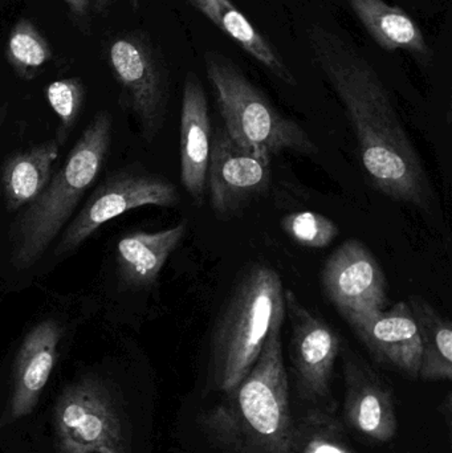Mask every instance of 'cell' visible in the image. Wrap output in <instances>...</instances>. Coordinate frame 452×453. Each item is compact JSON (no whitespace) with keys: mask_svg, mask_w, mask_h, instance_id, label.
<instances>
[{"mask_svg":"<svg viewBox=\"0 0 452 453\" xmlns=\"http://www.w3.org/2000/svg\"><path fill=\"white\" fill-rule=\"evenodd\" d=\"M5 58L21 80H34L52 60L47 39L28 19H20L11 29Z\"/></svg>","mask_w":452,"mask_h":453,"instance_id":"7402d4cb","label":"cell"},{"mask_svg":"<svg viewBox=\"0 0 452 453\" xmlns=\"http://www.w3.org/2000/svg\"><path fill=\"white\" fill-rule=\"evenodd\" d=\"M111 132V114H96L44 191L13 223L10 234L11 261L16 268L27 269L37 263L68 226L80 201L95 185L108 158Z\"/></svg>","mask_w":452,"mask_h":453,"instance_id":"277c9868","label":"cell"},{"mask_svg":"<svg viewBox=\"0 0 452 453\" xmlns=\"http://www.w3.org/2000/svg\"><path fill=\"white\" fill-rule=\"evenodd\" d=\"M68 7L69 12L80 20H88L90 15V0H63Z\"/></svg>","mask_w":452,"mask_h":453,"instance_id":"d4e9b609","label":"cell"},{"mask_svg":"<svg viewBox=\"0 0 452 453\" xmlns=\"http://www.w3.org/2000/svg\"><path fill=\"white\" fill-rule=\"evenodd\" d=\"M321 284L342 317L384 311L387 282L376 256L363 242H342L324 264Z\"/></svg>","mask_w":452,"mask_h":453,"instance_id":"8fae6325","label":"cell"},{"mask_svg":"<svg viewBox=\"0 0 452 453\" xmlns=\"http://www.w3.org/2000/svg\"><path fill=\"white\" fill-rule=\"evenodd\" d=\"M271 159L238 145L219 127L212 135L206 174V194L219 219H231L267 191Z\"/></svg>","mask_w":452,"mask_h":453,"instance_id":"30bf717a","label":"cell"},{"mask_svg":"<svg viewBox=\"0 0 452 453\" xmlns=\"http://www.w3.org/2000/svg\"><path fill=\"white\" fill-rule=\"evenodd\" d=\"M212 130L203 85L190 72L183 84L180 109V182L198 206L206 198V174Z\"/></svg>","mask_w":452,"mask_h":453,"instance_id":"9a60e30c","label":"cell"},{"mask_svg":"<svg viewBox=\"0 0 452 453\" xmlns=\"http://www.w3.org/2000/svg\"><path fill=\"white\" fill-rule=\"evenodd\" d=\"M371 356L384 366L417 380L421 366V338L408 301L389 311L342 317Z\"/></svg>","mask_w":452,"mask_h":453,"instance_id":"4fadbf2b","label":"cell"},{"mask_svg":"<svg viewBox=\"0 0 452 453\" xmlns=\"http://www.w3.org/2000/svg\"><path fill=\"white\" fill-rule=\"evenodd\" d=\"M291 453H356L334 412L312 409L295 420Z\"/></svg>","mask_w":452,"mask_h":453,"instance_id":"44dd1931","label":"cell"},{"mask_svg":"<svg viewBox=\"0 0 452 453\" xmlns=\"http://www.w3.org/2000/svg\"><path fill=\"white\" fill-rule=\"evenodd\" d=\"M307 35L316 65L347 111L374 188L401 203L432 211L435 196L429 175L376 69L326 27L313 24Z\"/></svg>","mask_w":452,"mask_h":453,"instance_id":"6da1fadb","label":"cell"},{"mask_svg":"<svg viewBox=\"0 0 452 453\" xmlns=\"http://www.w3.org/2000/svg\"><path fill=\"white\" fill-rule=\"evenodd\" d=\"M113 2L114 0H90L93 8H95L97 12H103V11L108 10Z\"/></svg>","mask_w":452,"mask_h":453,"instance_id":"4316f807","label":"cell"},{"mask_svg":"<svg viewBox=\"0 0 452 453\" xmlns=\"http://www.w3.org/2000/svg\"><path fill=\"white\" fill-rule=\"evenodd\" d=\"M408 303L421 338V366L418 378L429 382L451 380V322L422 296H410Z\"/></svg>","mask_w":452,"mask_h":453,"instance_id":"ffe728a7","label":"cell"},{"mask_svg":"<svg viewBox=\"0 0 452 453\" xmlns=\"http://www.w3.org/2000/svg\"><path fill=\"white\" fill-rule=\"evenodd\" d=\"M188 220L157 232L135 231L125 234L116 247L119 276L127 287L148 288L188 232Z\"/></svg>","mask_w":452,"mask_h":453,"instance_id":"2e32d148","label":"cell"},{"mask_svg":"<svg viewBox=\"0 0 452 453\" xmlns=\"http://www.w3.org/2000/svg\"></svg>","mask_w":452,"mask_h":453,"instance_id":"f1b7e54d","label":"cell"},{"mask_svg":"<svg viewBox=\"0 0 452 453\" xmlns=\"http://www.w3.org/2000/svg\"><path fill=\"white\" fill-rule=\"evenodd\" d=\"M58 453H134L132 431L119 393L100 377L64 388L52 417Z\"/></svg>","mask_w":452,"mask_h":453,"instance_id":"8992f818","label":"cell"},{"mask_svg":"<svg viewBox=\"0 0 452 453\" xmlns=\"http://www.w3.org/2000/svg\"><path fill=\"white\" fill-rule=\"evenodd\" d=\"M180 202L174 183L161 175L127 169L111 175L68 223L57 244L58 255L77 250L114 218L145 206L175 207Z\"/></svg>","mask_w":452,"mask_h":453,"instance_id":"9c48e42d","label":"cell"},{"mask_svg":"<svg viewBox=\"0 0 452 453\" xmlns=\"http://www.w3.org/2000/svg\"><path fill=\"white\" fill-rule=\"evenodd\" d=\"M60 153L57 140L45 141L13 154L3 165L0 186L8 211L24 209L47 188Z\"/></svg>","mask_w":452,"mask_h":453,"instance_id":"ac0fdd59","label":"cell"},{"mask_svg":"<svg viewBox=\"0 0 452 453\" xmlns=\"http://www.w3.org/2000/svg\"><path fill=\"white\" fill-rule=\"evenodd\" d=\"M47 98L50 108L60 119L61 141H64L81 111L85 98L84 85L79 79L57 80L48 85Z\"/></svg>","mask_w":452,"mask_h":453,"instance_id":"cb8c5ba5","label":"cell"},{"mask_svg":"<svg viewBox=\"0 0 452 453\" xmlns=\"http://www.w3.org/2000/svg\"><path fill=\"white\" fill-rule=\"evenodd\" d=\"M281 229L297 244L305 248L328 247L339 236V226L315 211H297L280 220Z\"/></svg>","mask_w":452,"mask_h":453,"instance_id":"603a6c76","label":"cell"},{"mask_svg":"<svg viewBox=\"0 0 452 453\" xmlns=\"http://www.w3.org/2000/svg\"><path fill=\"white\" fill-rule=\"evenodd\" d=\"M452 399H451V394H448V396H446L445 401L442 402V415L446 418V425H448V431L452 430L451 423H452Z\"/></svg>","mask_w":452,"mask_h":453,"instance_id":"484cf974","label":"cell"},{"mask_svg":"<svg viewBox=\"0 0 452 453\" xmlns=\"http://www.w3.org/2000/svg\"><path fill=\"white\" fill-rule=\"evenodd\" d=\"M61 337L63 330L53 319L34 325L24 337L13 366L12 393L7 409L10 422L34 412L57 362Z\"/></svg>","mask_w":452,"mask_h":453,"instance_id":"5bb4252c","label":"cell"},{"mask_svg":"<svg viewBox=\"0 0 452 453\" xmlns=\"http://www.w3.org/2000/svg\"><path fill=\"white\" fill-rule=\"evenodd\" d=\"M286 314L291 322L289 357L300 401L313 409L336 412L331 383L341 350L336 330L286 289Z\"/></svg>","mask_w":452,"mask_h":453,"instance_id":"ba28073f","label":"cell"},{"mask_svg":"<svg viewBox=\"0 0 452 453\" xmlns=\"http://www.w3.org/2000/svg\"><path fill=\"white\" fill-rule=\"evenodd\" d=\"M358 20L384 50H403L424 64L432 61V50L421 27L402 8L384 0H348Z\"/></svg>","mask_w":452,"mask_h":453,"instance_id":"e0dca14e","label":"cell"},{"mask_svg":"<svg viewBox=\"0 0 452 453\" xmlns=\"http://www.w3.org/2000/svg\"><path fill=\"white\" fill-rule=\"evenodd\" d=\"M294 423L281 329H276L249 374L201 415L199 425L225 453H291Z\"/></svg>","mask_w":452,"mask_h":453,"instance_id":"7a4b0ae2","label":"cell"},{"mask_svg":"<svg viewBox=\"0 0 452 453\" xmlns=\"http://www.w3.org/2000/svg\"><path fill=\"white\" fill-rule=\"evenodd\" d=\"M283 280L270 264H249L236 280L215 322L212 380L218 390L235 388L254 366L263 346L286 321Z\"/></svg>","mask_w":452,"mask_h":453,"instance_id":"3957f363","label":"cell"},{"mask_svg":"<svg viewBox=\"0 0 452 453\" xmlns=\"http://www.w3.org/2000/svg\"><path fill=\"white\" fill-rule=\"evenodd\" d=\"M5 108L4 106H0V127L3 124V119H4Z\"/></svg>","mask_w":452,"mask_h":453,"instance_id":"83f0119b","label":"cell"},{"mask_svg":"<svg viewBox=\"0 0 452 453\" xmlns=\"http://www.w3.org/2000/svg\"><path fill=\"white\" fill-rule=\"evenodd\" d=\"M342 372L348 427L373 443L392 441L398 433V419L389 383L350 349L345 350Z\"/></svg>","mask_w":452,"mask_h":453,"instance_id":"7c38bea8","label":"cell"},{"mask_svg":"<svg viewBox=\"0 0 452 453\" xmlns=\"http://www.w3.org/2000/svg\"><path fill=\"white\" fill-rule=\"evenodd\" d=\"M196 11L206 16L223 34L233 39L260 65L270 71L284 84H297L296 77L287 66L272 44L257 31L251 21L234 4L233 0H188Z\"/></svg>","mask_w":452,"mask_h":453,"instance_id":"d6986e66","label":"cell"},{"mask_svg":"<svg viewBox=\"0 0 452 453\" xmlns=\"http://www.w3.org/2000/svg\"><path fill=\"white\" fill-rule=\"evenodd\" d=\"M109 64L122 90V103L151 142L164 127L169 103V72L161 52L141 32L116 37Z\"/></svg>","mask_w":452,"mask_h":453,"instance_id":"52a82bcc","label":"cell"},{"mask_svg":"<svg viewBox=\"0 0 452 453\" xmlns=\"http://www.w3.org/2000/svg\"><path fill=\"white\" fill-rule=\"evenodd\" d=\"M204 68L217 97L223 127L238 145L271 161L286 150L303 156L318 153L308 133L284 117L227 56L207 50Z\"/></svg>","mask_w":452,"mask_h":453,"instance_id":"5b68a950","label":"cell"}]
</instances>
